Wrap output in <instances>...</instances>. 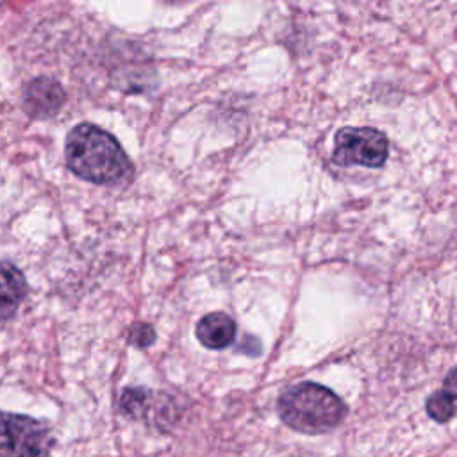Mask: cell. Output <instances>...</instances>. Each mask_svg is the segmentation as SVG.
<instances>
[{
    "instance_id": "cell-7",
    "label": "cell",
    "mask_w": 457,
    "mask_h": 457,
    "mask_svg": "<svg viewBox=\"0 0 457 457\" xmlns=\"http://www.w3.org/2000/svg\"><path fill=\"white\" fill-rule=\"evenodd\" d=\"M27 100L32 107V111L37 112H52L61 105L62 100V91L55 82L50 80H37L32 84Z\"/></svg>"
},
{
    "instance_id": "cell-10",
    "label": "cell",
    "mask_w": 457,
    "mask_h": 457,
    "mask_svg": "<svg viewBox=\"0 0 457 457\" xmlns=\"http://www.w3.org/2000/svg\"><path fill=\"white\" fill-rule=\"evenodd\" d=\"M443 389L446 393H450L453 398H457V366L453 370L448 371V375L445 377V386Z\"/></svg>"
},
{
    "instance_id": "cell-5",
    "label": "cell",
    "mask_w": 457,
    "mask_h": 457,
    "mask_svg": "<svg viewBox=\"0 0 457 457\" xmlns=\"http://www.w3.org/2000/svg\"><path fill=\"white\" fill-rule=\"evenodd\" d=\"M236 323L225 312H211L196 325V337L211 350H221L234 341Z\"/></svg>"
},
{
    "instance_id": "cell-6",
    "label": "cell",
    "mask_w": 457,
    "mask_h": 457,
    "mask_svg": "<svg viewBox=\"0 0 457 457\" xmlns=\"http://www.w3.org/2000/svg\"><path fill=\"white\" fill-rule=\"evenodd\" d=\"M25 291L23 273L11 262H0V318L9 316L18 307Z\"/></svg>"
},
{
    "instance_id": "cell-3",
    "label": "cell",
    "mask_w": 457,
    "mask_h": 457,
    "mask_svg": "<svg viewBox=\"0 0 457 457\" xmlns=\"http://www.w3.org/2000/svg\"><path fill=\"white\" fill-rule=\"evenodd\" d=\"M52 436L45 423L0 411V457H48Z\"/></svg>"
},
{
    "instance_id": "cell-1",
    "label": "cell",
    "mask_w": 457,
    "mask_h": 457,
    "mask_svg": "<svg viewBox=\"0 0 457 457\" xmlns=\"http://www.w3.org/2000/svg\"><path fill=\"white\" fill-rule=\"evenodd\" d=\"M66 162L75 175L96 184L116 182L129 171V159L118 141L89 123L68 134Z\"/></svg>"
},
{
    "instance_id": "cell-2",
    "label": "cell",
    "mask_w": 457,
    "mask_h": 457,
    "mask_svg": "<svg viewBox=\"0 0 457 457\" xmlns=\"http://www.w3.org/2000/svg\"><path fill=\"white\" fill-rule=\"evenodd\" d=\"M345 412L346 409L339 396L314 382H300L278 400L282 421L303 434H320L334 428Z\"/></svg>"
},
{
    "instance_id": "cell-8",
    "label": "cell",
    "mask_w": 457,
    "mask_h": 457,
    "mask_svg": "<svg viewBox=\"0 0 457 457\" xmlns=\"http://www.w3.org/2000/svg\"><path fill=\"white\" fill-rule=\"evenodd\" d=\"M427 412L432 420L445 423L448 421L453 414H455V403H453V396L450 393H446L445 389L436 391L428 400H427Z\"/></svg>"
},
{
    "instance_id": "cell-4",
    "label": "cell",
    "mask_w": 457,
    "mask_h": 457,
    "mask_svg": "<svg viewBox=\"0 0 457 457\" xmlns=\"http://www.w3.org/2000/svg\"><path fill=\"white\" fill-rule=\"evenodd\" d=\"M334 143V162L341 166L380 168L387 159V139L377 129L345 127Z\"/></svg>"
},
{
    "instance_id": "cell-9",
    "label": "cell",
    "mask_w": 457,
    "mask_h": 457,
    "mask_svg": "<svg viewBox=\"0 0 457 457\" xmlns=\"http://www.w3.org/2000/svg\"><path fill=\"white\" fill-rule=\"evenodd\" d=\"M130 341L137 346H148L154 341V328L146 323L136 325L130 334Z\"/></svg>"
}]
</instances>
